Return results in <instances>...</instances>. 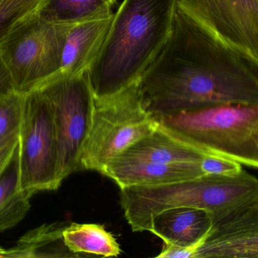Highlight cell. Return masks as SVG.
Instances as JSON below:
<instances>
[{"label":"cell","instance_id":"cell-9","mask_svg":"<svg viewBox=\"0 0 258 258\" xmlns=\"http://www.w3.org/2000/svg\"><path fill=\"white\" fill-rule=\"evenodd\" d=\"M177 8L223 43L258 62V0H178Z\"/></svg>","mask_w":258,"mask_h":258},{"label":"cell","instance_id":"cell-11","mask_svg":"<svg viewBox=\"0 0 258 258\" xmlns=\"http://www.w3.org/2000/svg\"><path fill=\"white\" fill-rule=\"evenodd\" d=\"M120 188L133 186H158L205 175L198 163L159 164L117 157L108 163L102 173Z\"/></svg>","mask_w":258,"mask_h":258},{"label":"cell","instance_id":"cell-23","mask_svg":"<svg viewBox=\"0 0 258 258\" xmlns=\"http://www.w3.org/2000/svg\"><path fill=\"white\" fill-rule=\"evenodd\" d=\"M19 145V137L9 142L0 149V173H2L10 160L13 158Z\"/></svg>","mask_w":258,"mask_h":258},{"label":"cell","instance_id":"cell-2","mask_svg":"<svg viewBox=\"0 0 258 258\" xmlns=\"http://www.w3.org/2000/svg\"><path fill=\"white\" fill-rule=\"evenodd\" d=\"M178 0H123L87 71L95 99L114 96L138 81L165 44Z\"/></svg>","mask_w":258,"mask_h":258},{"label":"cell","instance_id":"cell-25","mask_svg":"<svg viewBox=\"0 0 258 258\" xmlns=\"http://www.w3.org/2000/svg\"><path fill=\"white\" fill-rule=\"evenodd\" d=\"M1 1H3V0H0V2H1Z\"/></svg>","mask_w":258,"mask_h":258},{"label":"cell","instance_id":"cell-15","mask_svg":"<svg viewBox=\"0 0 258 258\" xmlns=\"http://www.w3.org/2000/svg\"><path fill=\"white\" fill-rule=\"evenodd\" d=\"M116 0H43L37 14L53 25H72L113 14Z\"/></svg>","mask_w":258,"mask_h":258},{"label":"cell","instance_id":"cell-21","mask_svg":"<svg viewBox=\"0 0 258 258\" xmlns=\"http://www.w3.org/2000/svg\"><path fill=\"white\" fill-rule=\"evenodd\" d=\"M200 167L205 175L234 176L239 174L243 170L240 163L223 156H209L202 160Z\"/></svg>","mask_w":258,"mask_h":258},{"label":"cell","instance_id":"cell-8","mask_svg":"<svg viewBox=\"0 0 258 258\" xmlns=\"http://www.w3.org/2000/svg\"><path fill=\"white\" fill-rule=\"evenodd\" d=\"M56 131L63 179L81 170V156L93 122L95 98L87 73L57 77L40 87Z\"/></svg>","mask_w":258,"mask_h":258},{"label":"cell","instance_id":"cell-13","mask_svg":"<svg viewBox=\"0 0 258 258\" xmlns=\"http://www.w3.org/2000/svg\"><path fill=\"white\" fill-rule=\"evenodd\" d=\"M113 15L69 26L61 53V69L57 77L87 73L103 44Z\"/></svg>","mask_w":258,"mask_h":258},{"label":"cell","instance_id":"cell-20","mask_svg":"<svg viewBox=\"0 0 258 258\" xmlns=\"http://www.w3.org/2000/svg\"><path fill=\"white\" fill-rule=\"evenodd\" d=\"M43 0H3L0 2V42L24 19L37 11Z\"/></svg>","mask_w":258,"mask_h":258},{"label":"cell","instance_id":"cell-24","mask_svg":"<svg viewBox=\"0 0 258 258\" xmlns=\"http://www.w3.org/2000/svg\"><path fill=\"white\" fill-rule=\"evenodd\" d=\"M6 250H7L0 247V257H5Z\"/></svg>","mask_w":258,"mask_h":258},{"label":"cell","instance_id":"cell-16","mask_svg":"<svg viewBox=\"0 0 258 258\" xmlns=\"http://www.w3.org/2000/svg\"><path fill=\"white\" fill-rule=\"evenodd\" d=\"M31 198L21 187L17 147L0 173V232L14 227L25 218L31 208Z\"/></svg>","mask_w":258,"mask_h":258},{"label":"cell","instance_id":"cell-14","mask_svg":"<svg viewBox=\"0 0 258 258\" xmlns=\"http://www.w3.org/2000/svg\"><path fill=\"white\" fill-rule=\"evenodd\" d=\"M212 224V216L205 210L173 208L156 216L149 232L159 237L164 244L188 247L196 244Z\"/></svg>","mask_w":258,"mask_h":258},{"label":"cell","instance_id":"cell-3","mask_svg":"<svg viewBox=\"0 0 258 258\" xmlns=\"http://www.w3.org/2000/svg\"><path fill=\"white\" fill-rule=\"evenodd\" d=\"M120 189V205L134 232L149 231L156 216L173 208L205 210L214 222L258 203L257 179L244 170L234 176L203 175L158 186Z\"/></svg>","mask_w":258,"mask_h":258},{"label":"cell","instance_id":"cell-22","mask_svg":"<svg viewBox=\"0 0 258 258\" xmlns=\"http://www.w3.org/2000/svg\"><path fill=\"white\" fill-rule=\"evenodd\" d=\"M14 93V85L11 75L0 52V97Z\"/></svg>","mask_w":258,"mask_h":258},{"label":"cell","instance_id":"cell-19","mask_svg":"<svg viewBox=\"0 0 258 258\" xmlns=\"http://www.w3.org/2000/svg\"><path fill=\"white\" fill-rule=\"evenodd\" d=\"M23 116V96L14 93L0 97V149L19 137Z\"/></svg>","mask_w":258,"mask_h":258},{"label":"cell","instance_id":"cell-10","mask_svg":"<svg viewBox=\"0 0 258 258\" xmlns=\"http://www.w3.org/2000/svg\"><path fill=\"white\" fill-rule=\"evenodd\" d=\"M258 258V203L213 222L194 246L193 258Z\"/></svg>","mask_w":258,"mask_h":258},{"label":"cell","instance_id":"cell-1","mask_svg":"<svg viewBox=\"0 0 258 258\" xmlns=\"http://www.w3.org/2000/svg\"><path fill=\"white\" fill-rule=\"evenodd\" d=\"M137 84L156 118L223 104L258 105V62L178 8L165 44Z\"/></svg>","mask_w":258,"mask_h":258},{"label":"cell","instance_id":"cell-6","mask_svg":"<svg viewBox=\"0 0 258 258\" xmlns=\"http://www.w3.org/2000/svg\"><path fill=\"white\" fill-rule=\"evenodd\" d=\"M69 26L48 23L35 11L0 42V52L11 75L15 93L24 96L58 76Z\"/></svg>","mask_w":258,"mask_h":258},{"label":"cell","instance_id":"cell-5","mask_svg":"<svg viewBox=\"0 0 258 258\" xmlns=\"http://www.w3.org/2000/svg\"><path fill=\"white\" fill-rule=\"evenodd\" d=\"M158 124V119L143 105L137 83L114 96L95 99L91 128L81 153V170L102 173L108 163Z\"/></svg>","mask_w":258,"mask_h":258},{"label":"cell","instance_id":"cell-4","mask_svg":"<svg viewBox=\"0 0 258 258\" xmlns=\"http://www.w3.org/2000/svg\"><path fill=\"white\" fill-rule=\"evenodd\" d=\"M157 119L216 155L258 167V105L223 104Z\"/></svg>","mask_w":258,"mask_h":258},{"label":"cell","instance_id":"cell-12","mask_svg":"<svg viewBox=\"0 0 258 258\" xmlns=\"http://www.w3.org/2000/svg\"><path fill=\"white\" fill-rule=\"evenodd\" d=\"M214 155H217L158 122V126L153 132L137 142L118 157L159 164H200L207 157Z\"/></svg>","mask_w":258,"mask_h":258},{"label":"cell","instance_id":"cell-17","mask_svg":"<svg viewBox=\"0 0 258 258\" xmlns=\"http://www.w3.org/2000/svg\"><path fill=\"white\" fill-rule=\"evenodd\" d=\"M64 245L75 256L81 253L117 256L121 253L120 244L102 225L72 223L63 229Z\"/></svg>","mask_w":258,"mask_h":258},{"label":"cell","instance_id":"cell-7","mask_svg":"<svg viewBox=\"0 0 258 258\" xmlns=\"http://www.w3.org/2000/svg\"><path fill=\"white\" fill-rule=\"evenodd\" d=\"M18 153L21 187L30 197L61 185L64 179L56 131L49 102L40 89L23 96Z\"/></svg>","mask_w":258,"mask_h":258},{"label":"cell","instance_id":"cell-18","mask_svg":"<svg viewBox=\"0 0 258 258\" xmlns=\"http://www.w3.org/2000/svg\"><path fill=\"white\" fill-rule=\"evenodd\" d=\"M62 226L47 225L27 233L16 247L6 250L5 257H37V256H76L64 245Z\"/></svg>","mask_w":258,"mask_h":258}]
</instances>
